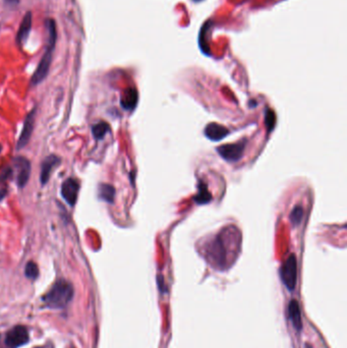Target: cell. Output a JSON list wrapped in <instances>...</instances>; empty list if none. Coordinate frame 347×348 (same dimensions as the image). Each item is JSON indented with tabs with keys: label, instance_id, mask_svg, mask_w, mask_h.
Wrapping results in <instances>:
<instances>
[{
	"label": "cell",
	"instance_id": "19",
	"mask_svg": "<svg viewBox=\"0 0 347 348\" xmlns=\"http://www.w3.org/2000/svg\"><path fill=\"white\" fill-rule=\"evenodd\" d=\"M6 196H7V191L5 189H0V202L5 199Z\"/></svg>",
	"mask_w": 347,
	"mask_h": 348
},
{
	"label": "cell",
	"instance_id": "7",
	"mask_svg": "<svg viewBox=\"0 0 347 348\" xmlns=\"http://www.w3.org/2000/svg\"><path fill=\"white\" fill-rule=\"evenodd\" d=\"M15 165L18 170V185L20 187H24L30 178L31 164L28 159L24 157H19L16 158Z\"/></svg>",
	"mask_w": 347,
	"mask_h": 348
},
{
	"label": "cell",
	"instance_id": "16",
	"mask_svg": "<svg viewBox=\"0 0 347 348\" xmlns=\"http://www.w3.org/2000/svg\"><path fill=\"white\" fill-rule=\"evenodd\" d=\"M25 274L29 279H36L39 275L38 266L34 262H29L25 269Z\"/></svg>",
	"mask_w": 347,
	"mask_h": 348
},
{
	"label": "cell",
	"instance_id": "13",
	"mask_svg": "<svg viewBox=\"0 0 347 348\" xmlns=\"http://www.w3.org/2000/svg\"><path fill=\"white\" fill-rule=\"evenodd\" d=\"M138 103V92L135 89H129L125 92L122 99V106L125 109H134Z\"/></svg>",
	"mask_w": 347,
	"mask_h": 348
},
{
	"label": "cell",
	"instance_id": "5",
	"mask_svg": "<svg viewBox=\"0 0 347 348\" xmlns=\"http://www.w3.org/2000/svg\"><path fill=\"white\" fill-rule=\"evenodd\" d=\"M80 191V184L73 178L66 179L61 185V196L69 206H74Z\"/></svg>",
	"mask_w": 347,
	"mask_h": 348
},
{
	"label": "cell",
	"instance_id": "21",
	"mask_svg": "<svg viewBox=\"0 0 347 348\" xmlns=\"http://www.w3.org/2000/svg\"><path fill=\"white\" fill-rule=\"evenodd\" d=\"M0 151H2V146H0Z\"/></svg>",
	"mask_w": 347,
	"mask_h": 348
},
{
	"label": "cell",
	"instance_id": "17",
	"mask_svg": "<svg viewBox=\"0 0 347 348\" xmlns=\"http://www.w3.org/2000/svg\"><path fill=\"white\" fill-rule=\"evenodd\" d=\"M302 214H303V213H302V209H301V208H299V207L295 208V209L292 211L291 216H290L291 222H292L293 224H298V223L300 222L301 218H302Z\"/></svg>",
	"mask_w": 347,
	"mask_h": 348
},
{
	"label": "cell",
	"instance_id": "18",
	"mask_svg": "<svg viewBox=\"0 0 347 348\" xmlns=\"http://www.w3.org/2000/svg\"><path fill=\"white\" fill-rule=\"evenodd\" d=\"M13 174V170L11 167H5L2 169V171H0V178H2L3 180H7L9 179Z\"/></svg>",
	"mask_w": 347,
	"mask_h": 348
},
{
	"label": "cell",
	"instance_id": "4",
	"mask_svg": "<svg viewBox=\"0 0 347 348\" xmlns=\"http://www.w3.org/2000/svg\"><path fill=\"white\" fill-rule=\"evenodd\" d=\"M29 341V332L24 326H16L8 332L5 339L7 348H18Z\"/></svg>",
	"mask_w": 347,
	"mask_h": 348
},
{
	"label": "cell",
	"instance_id": "14",
	"mask_svg": "<svg viewBox=\"0 0 347 348\" xmlns=\"http://www.w3.org/2000/svg\"><path fill=\"white\" fill-rule=\"evenodd\" d=\"M99 196L105 202L111 203L115 196V189L110 184H101L99 187Z\"/></svg>",
	"mask_w": 347,
	"mask_h": 348
},
{
	"label": "cell",
	"instance_id": "3",
	"mask_svg": "<svg viewBox=\"0 0 347 348\" xmlns=\"http://www.w3.org/2000/svg\"><path fill=\"white\" fill-rule=\"evenodd\" d=\"M281 279L288 290H293L297 280V262L294 255H291L283 264L280 270Z\"/></svg>",
	"mask_w": 347,
	"mask_h": 348
},
{
	"label": "cell",
	"instance_id": "1",
	"mask_svg": "<svg viewBox=\"0 0 347 348\" xmlns=\"http://www.w3.org/2000/svg\"><path fill=\"white\" fill-rule=\"evenodd\" d=\"M46 28H47V35H48V39H47V49L35 71V73L32 76L31 80V85L36 86L39 83H41L46 75L48 74L49 68H50V64L52 61V54H53V50L55 47V42H56V27H55V22L53 20H47L46 21Z\"/></svg>",
	"mask_w": 347,
	"mask_h": 348
},
{
	"label": "cell",
	"instance_id": "2",
	"mask_svg": "<svg viewBox=\"0 0 347 348\" xmlns=\"http://www.w3.org/2000/svg\"><path fill=\"white\" fill-rule=\"evenodd\" d=\"M73 297V287L66 280H58L43 296L44 303L51 308H63Z\"/></svg>",
	"mask_w": 347,
	"mask_h": 348
},
{
	"label": "cell",
	"instance_id": "15",
	"mask_svg": "<svg viewBox=\"0 0 347 348\" xmlns=\"http://www.w3.org/2000/svg\"><path fill=\"white\" fill-rule=\"evenodd\" d=\"M108 131H109V126H108V124H106L104 122L96 124L92 129L93 135L97 140L103 139Z\"/></svg>",
	"mask_w": 347,
	"mask_h": 348
},
{
	"label": "cell",
	"instance_id": "6",
	"mask_svg": "<svg viewBox=\"0 0 347 348\" xmlns=\"http://www.w3.org/2000/svg\"><path fill=\"white\" fill-rule=\"evenodd\" d=\"M35 115H36V109L34 108L26 118L25 124H24V128L22 131V134L19 138V142H18V149H22L23 147H25L31 136L33 133V129H34V123H35Z\"/></svg>",
	"mask_w": 347,
	"mask_h": 348
},
{
	"label": "cell",
	"instance_id": "9",
	"mask_svg": "<svg viewBox=\"0 0 347 348\" xmlns=\"http://www.w3.org/2000/svg\"><path fill=\"white\" fill-rule=\"evenodd\" d=\"M59 164H60V158L55 155H50L43 161L42 168H41V175H40L41 184L44 185L48 182L51 172Z\"/></svg>",
	"mask_w": 347,
	"mask_h": 348
},
{
	"label": "cell",
	"instance_id": "10",
	"mask_svg": "<svg viewBox=\"0 0 347 348\" xmlns=\"http://www.w3.org/2000/svg\"><path fill=\"white\" fill-rule=\"evenodd\" d=\"M31 29H32V14L27 13L20 26V29L17 35V42L20 44H23L24 42H26V40L28 39L30 35Z\"/></svg>",
	"mask_w": 347,
	"mask_h": 348
},
{
	"label": "cell",
	"instance_id": "11",
	"mask_svg": "<svg viewBox=\"0 0 347 348\" xmlns=\"http://www.w3.org/2000/svg\"><path fill=\"white\" fill-rule=\"evenodd\" d=\"M288 313H289V320L291 321L293 327L300 331L302 328V322H301V315L298 302L296 300H291L288 304Z\"/></svg>",
	"mask_w": 347,
	"mask_h": 348
},
{
	"label": "cell",
	"instance_id": "8",
	"mask_svg": "<svg viewBox=\"0 0 347 348\" xmlns=\"http://www.w3.org/2000/svg\"><path fill=\"white\" fill-rule=\"evenodd\" d=\"M245 146H246V143L244 142L231 144V145H225L218 148V152L226 160H230V161L238 160L242 156Z\"/></svg>",
	"mask_w": 347,
	"mask_h": 348
},
{
	"label": "cell",
	"instance_id": "12",
	"mask_svg": "<svg viewBox=\"0 0 347 348\" xmlns=\"http://www.w3.org/2000/svg\"><path fill=\"white\" fill-rule=\"evenodd\" d=\"M205 134L209 139L213 141H219L228 134V131L222 126L211 124V125H208L207 128L205 129Z\"/></svg>",
	"mask_w": 347,
	"mask_h": 348
},
{
	"label": "cell",
	"instance_id": "20",
	"mask_svg": "<svg viewBox=\"0 0 347 348\" xmlns=\"http://www.w3.org/2000/svg\"><path fill=\"white\" fill-rule=\"evenodd\" d=\"M194 2H201V0H194Z\"/></svg>",
	"mask_w": 347,
	"mask_h": 348
}]
</instances>
